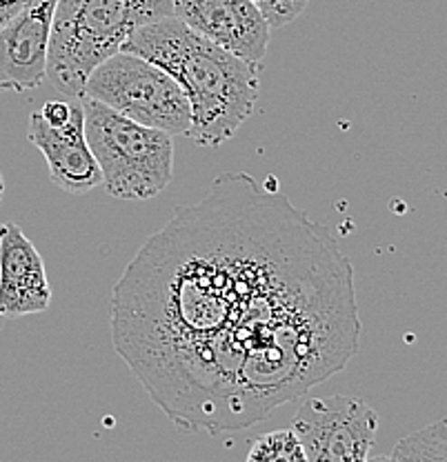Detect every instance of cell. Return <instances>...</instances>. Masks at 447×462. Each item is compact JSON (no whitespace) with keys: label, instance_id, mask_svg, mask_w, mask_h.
<instances>
[{"label":"cell","instance_id":"cell-9","mask_svg":"<svg viewBox=\"0 0 447 462\" xmlns=\"http://www.w3.org/2000/svg\"><path fill=\"white\" fill-rule=\"evenodd\" d=\"M27 138L41 149L51 182L65 194H88L103 185V173L85 136L83 98H79L71 118L62 125L47 123L41 112H33Z\"/></svg>","mask_w":447,"mask_h":462},{"label":"cell","instance_id":"cell-1","mask_svg":"<svg viewBox=\"0 0 447 462\" xmlns=\"http://www.w3.org/2000/svg\"><path fill=\"white\" fill-rule=\"evenodd\" d=\"M114 349L182 433L243 431L360 346L354 267L267 176L220 173L114 285Z\"/></svg>","mask_w":447,"mask_h":462},{"label":"cell","instance_id":"cell-5","mask_svg":"<svg viewBox=\"0 0 447 462\" xmlns=\"http://www.w3.org/2000/svg\"><path fill=\"white\" fill-rule=\"evenodd\" d=\"M80 98L98 100L129 120L187 136L191 107L182 87L147 58L116 51L89 74Z\"/></svg>","mask_w":447,"mask_h":462},{"label":"cell","instance_id":"cell-8","mask_svg":"<svg viewBox=\"0 0 447 462\" xmlns=\"http://www.w3.org/2000/svg\"><path fill=\"white\" fill-rule=\"evenodd\" d=\"M56 3L32 0L0 29V91L23 94L45 83Z\"/></svg>","mask_w":447,"mask_h":462},{"label":"cell","instance_id":"cell-2","mask_svg":"<svg viewBox=\"0 0 447 462\" xmlns=\"http://www.w3.org/2000/svg\"><path fill=\"white\" fill-rule=\"evenodd\" d=\"M120 51L147 58L182 87L191 107L187 138L196 147L216 149L228 143L256 109L263 65L229 54L179 18L143 25Z\"/></svg>","mask_w":447,"mask_h":462},{"label":"cell","instance_id":"cell-13","mask_svg":"<svg viewBox=\"0 0 447 462\" xmlns=\"http://www.w3.org/2000/svg\"><path fill=\"white\" fill-rule=\"evenodd\" d=\"M252 3L261 9L267 25L272 29H278L294 23L305 12L310 0H252Z\"/></svg>","mask_w":447,"mask_h":462},{"label":"cell","instance_id":"cell-3","mask_svg":"<svg viewBox=\"0 0 447 462\" xmlns=\"http://www.w3.org/2000/svg\"><path fill=\"white\" fill-rule=\"evenodd\" d=\"M174 16V0H59L51 25L47 79L71 98L89 74L120 51L136 29Z\"/></svg>","mask_w":447,"mask_h":462},{"label":"cell","instance_id":"cell-17","mask_svg":"<svg viewBox=\"0 0 447 462\" xmlns=\"http://www.w3.org/2000/svg\"><path fill=\"white\" fill-rule=\"evenodd\" d=\"M0 325H3V316H0Z\"/></svg>","mask_w":447,"mask_h":462},{"label":"cell","instance_id":"cell-7","mask_svg":"<svg viewBox=\"0 0 447 462\" xmlns=\"http://www.w3.org/2000/svg\"><path fill=\"white\" fill-rule=\"evenodd\" d=\"M174 18L229 54L263 65L272 27L252 0H174Z\"/></svg>","mask_w":447,"mask_h":462},{"label":"cell","instance_id":"cell-12","mask_svg":"<svg viewBox=\"0 0 447 462\" xmlns=\"http://www.w3.org/2000/svg\"><path fill=\"white\" fill-rule=\"evenodd\" d=\"M245 462H307V458L296 433L292 430H278L256 438Z\"/></svg>","mask_w":447,"mask_h":462},{"label":"cell","instance_id":"cell-16","mask_svg":"<svg viewBox=\"0 0 447 462\" xmlns=\"http://www.w3.org/2000/svg\"><path fill=\"white\" fill-rule=\"evenodd\" d=\"M3 199H5V178H3V171H0V205H3Z\"/></svg>","mask_w":447,"mask_h":462},{"label":"cell","instance_id":"cell-14","mask_svg":"<svg viewBox=\"0 0 447 462\" xmlns=\"http://www.w3.org/2000/svg\"><path fill=\"white\" fill-rule=\"evenodd\" d=\"M32 0H0V29L23 12Z\"/></svg>","mask_w":447,"mask_h":462},{"label":"cell","instance_id":"cell-6","mask_svg":"<svg viewBox=\"0 0 447 462\" xmlns=\"http://www.w3.org/2000/svg\"><path fill=\"white\" fill-rule=\"evenodd\" d=\"M307 462H368L378 416L368 402L345 393L307 398L292 418Z\"/></svg>","mask_w":447,"mask_h":462},{"label":"cell","instance_id":"cell-4","mask_svg":"<svg viewBox=\"0 0 447 462\" xmlns=\"http://www.w3.org/2000/svg\"><path fill=\"white\" fill-rule=\"evenodd\" d=\"M85 136L118 200H152L174 180V143L167 132L129 120L98 100L83 98Z\"/></svg>","mask_w":447,"mask_h":462},{"label":"cell","instance_id":"cell-15","mask_svg":"<svg viewBox=\"0 0 447 462\" xmlns=\"http://www.w3.org/2000/svg\"><path fill=\"white\" fill-rule=\"evenodd\" d=\"M368 462H398L394 456H377V458H368Z\"/></svg>","mask_w":447,"mask_h":462},{"label":"cell","instance_id":"cell-11","mask_svg":"<svg viewBox=\"0 0 447 462\" xmlns=\"http://www.w3.org/2000/svg\"><path fill=\"white\" fill-rule=\"evenodd\" d=\"M392 456L398 462H447V418L401 438Z\"/></svg>","mask_w":447,"mask_h":462},{"label":"cell","instance_id":"cell-10","mask_svg":"<svg viewBox=\"0 0 447 462\" xmlns=\"http://www.w3.org/2000/svg\"><path fill=\"white\" fill-rule=\"evenodd\" d=\"M51 305L47 269L18 225H0V316L42 314Z\"/></svg>","mask_w":447,"mask_h":462}]
</instances>
